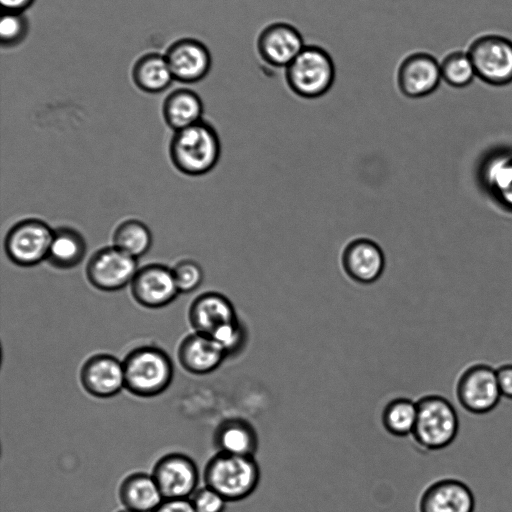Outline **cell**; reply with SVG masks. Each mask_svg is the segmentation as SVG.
<instances>
[{
	"instance_id": "6da1fadb",
	"label": "cell",
	"mask_w": 512,
	"mask_h": 512,
	"mask_svg": "<svg viewBox=\"0 0 512 512\" xmlns=\"http://www.w3.org/2000/svg\"><path fill=\"white\" fill-rule=\"evenodd\" d=\"M170 159L181 173L200 176L218 163L221 143L215 128L203 120L175 131L169 146Z\"/></svg>"
},
{
	"instance_id": "7a4b0ae2",
	"label": "cell",
	"mask_w": 512,
	"mask_h": 512,
	"mask_svg": "<svg viewBox=\"0 0 512 512\" xmlns=\"http://www.w3.org/2000/svg\"><path fill=\"white\" fill-rule=\"evenodd\" d=\"M260 477V467L255 456L222 452L210 458L203 472L205 485L218 492L227 502L249 497L258 487Z\"/></svg>"
},
{
	"instance_id": "3957f363",
	"label": "cell",
	"mask_w": 512,
	"mask_h": 512,
	"mask_svg": "<svg viewBox=\"0 0 512 512\" xmlns=\"http://www.w3.org/2000/svg\"><path fill=\"white\" fill-rule=\"evenodd\" d=\"M125 389L137 397L162 394L173 379V362L160 347L144 345L131 350L122 360Z\"/></svg>"
},
{
	"instance_id": "277c9868",
	"label": "cell",
	"mask_w": 512,
	"mask_h": 512,
	"mask_svg": "<svg viewBox=\"0 0 512 512\" xmlns=\"http://www.w3.org/2000/svg\"><path fill=\"white\" fill-rule=\"evenodd\" d=\"M417 418L412 437L424 450L448 447L457 437L459 418L453 404L445 397L429 394L417 401Z\"/></svg>"
},
{
	"instance_id": "5b68a950",
	"label": "cell",
	"mask_w": 512,
	"mask_h": 512,
	"mask_svg": "<svg viewBox=\"0 0 512 512\" xmlns=\"http://www.w3.org/2000/svg\"><path fill=\"white\" fill-rule=\"evenodd\" d=\"M335 75L331 55L315 45H305L285 68L288 87L294 94L305 99H316L325 95L331 89Z\"/></svg>"
},
{
	"instance_id": "8992f818",
	"label": "cell",
	"mask_w": 512,
	"mask_h": 512,
	"mask_svg": "<svg viewBox=\"0 0 512 512\" xmlns=\"http://www.w3.org/2000/svg\"><path fill=\"white\" fill-rule=\"evenodd\" d=\"M475 74L487 84L503 86L512 82V41L499 35L475 39L467 51Z\"/></svg>"
},
{
	"instance_id": "52a82bcc",
	"label": "cell",
	"mask_w": 512,
	"mask_h": 512,
	"mask_svg": "<svg viewBox=\"0 0 512 512\" xmlns=\"http://www.w3.org/2000/svg\"><path fill=\"white\" fill-rule=\"evenodd\" d=\"M53 233L54 230L42 220H21L5 236L6 255L18 266H35L47 259Z\"/></svg>"
},
{
	"instance_id": "ba28073f",
	"label": "cell",
	"mask_w": 512,
	"mask_h": 512,
	"mask_svg": "<svg viewBox=\"0 0 512 512\" xmlns=\"http://www.w3.org/2000/svg\"><path fill=\"white\" fill-rule=\"evenodd\" d=\"M455 394L459 405L467 412L478 415L489 413L502 397L496 369L484 363L468 366L457 379Z\"/></svg>"
},
{
	"instance_id": "9c48e42d",
	"label": "cell",
	"mask_w": 512,
	"mask_h": 512,
	"mask_svg": "<svg viewBox=\"0 0 512 512\" xmlns=\"http://www.w3.org/2000/svg\"><path fill=\"white\" fill-rule=\"evenodd\" d=\"M138 269L136 258L115 246H108L90 257L86 276L95 288L112 292L130 284Z\"/></svg>"
},
{
	"instance_id": "30bf717a",
	"label": "cell",
	"mask_w": 512,
	"mask_h": 512,
	"mask_svg": "<svg viewBox=\"0 0 512 512\" xmlns=\"http://www.w3.org/2000/svg\"><path fill=\"white\" fill-rule=\"evenodd\" d=\"M152 476L164 499L190 498L199 482L196 463L182 453L161 457L154 465Z\"/></svg>"
},
{
	"instance_id": "8fae6325",
	"label": "cell",
	"mask_w": 512,
	"mask_h": 512,
	"mask_svg": "<svg viewBox=\"0 0 512 512\" xmlns=\"http://www.w3.org/2000/svg\"><path fill=\"white\" fill-rule=\"evenodd\" d=\"M345 275L360 284L376 282L385 269V255L380 245L367 237L349 240L340 254Z\"/></svg>"
},
{
	"instance_id": "7c38bea8",
	"label": "cell",
	"mask_w": 512,
	"mask_h": 512,
	"mask_svg": "<svg viewBox=\"0 0 512 512\" xmlns=\"http://www.w3.org/2000/svg\"><path fill=\"white\" fill-rule=\"evenodd\" d=\"M130 289L138 304L151 309L170 304L179 293L172 268L162 264H148L139 268Z\"/></svg>"
},
{
	"instance_id": "4fadbf2b",
	"label": "cell",
	"mask_w": 512,
	"mask_h": 512,
	"mask_svg": "<svg viewBox=\"0 0 512 512\" xmlns=\"http://www.w3.org/2000/svg\"><path fill=\"white\" fill-rule=\"evenodd\" d=\"M83 389L96 398H111L125 388L123 361L107 353L89 357L80 369Z\"/></svg>"
},
{
	"instance_id": "5bb4252c",
	"label": "cell",
	"mask_w": 512,
	"mask_h": 512,
	"mask_svg": "<svg viewBox=\"0 0 512 512\" xmlns=\"http://www.w3.org/2000/svg\"><path fill=\"white\" fill-rule=\"evenodd\" d=\"M164 55L174 80L181 83L201 81L208 75L212 64L207 46L194 38L176 40Z\"/></svg>"
},
{
	"instance_id": "9a60e30c",
	"label": "cell",
	"mask_w": 512,
	"mask_h": 512,
	"mask_svg": "<svg viewBox=\"0 0 512 512\" xmlns=\"http://www.w3.org/2000/svg\"><path fill=\"white\" fill-rule=\"evenodd\" d=\"M441 79L440 63L425 52L405 57L397 71L398 88L408 98H421L433 93Z\"/></svg>"
},
{
	"instance_id": "2e32d148",
	"label": "cell",
	"mask_w": 512,
	"mask_h": 512,
	"mask_svg": "<svg viewBox=\"0 0 512 512\" xmlns=\"http://www.w3.org/2000/svg\"><path fill=\"white\" fill-rule=\"evenodd\" d=\"M305 47L300 31L286 22L266 26L257 38V51L264 62L286 68Z\"/></svg>"
},
{
	"instance_id": "e0dca14e",
	"label": "cell",
	"mask_w": 512,
	"mask_h": 512,
	"mask_svg": "<svg viewBox=\"0 0 512 512\" xmlns=\"http://www.w3.org/2000/svg\"><path fill=\"white\" fill-rule=\"evenodd\" d=\"M475 499L462 481L444 478L434 481L420 496L419 512H473Z\"/></svg>"
},
{
	"instance_id": "ac0fdd59",
	"label": "cell",
	"mask_w": 512,
	"mask_h": 512,
	"mask_svg": "<svg viewBox=\"0 0 512 512\" xmlns=\"http://www.w3.org/2000/svg\"><path fill=\"white\" fill-rule=\"evenodd\" d=\"M177 356L182 368L194 375L215 371L227 358L211 336L195 331L182 339Z\"/></svg>"
},
{
	"instance_id": "d6986e66",
	"label": "cell",
	"mask_w": 512,
	"mask_h": 512,
	"mask_svg": "<svg viewBox=\"0 0 512 512\" xmlns=\"http://www.w3.org/2000/svg\"><path fill=\"white\" fill-rule=\"evenodd\" d=\"M188 318L195 332L209 336L222 325L239 319L233 303L219 292H206L196 297Z\"/></svg>"
},
{
	"instance_id": "ffe728a7",
	"label": "cell",
	"mask_w": 512,
	"mask_h": 512,
	"mask_svg": "<svg viewBox=\"0 0 512 512\" xmlns=\"http://www.w3.org/2000/svg\"><path fill=\"white\" fill-rule=\"evenodd\" d=\"M483 187L503 209L512 212V152L491 154L480 169Z\"/></svg>"
},
{
	"instance_id": "44dd1931",
	"label": "cell",
	"mask_w": 512,
	"mask_h": 512,
	"mask_svg": "<svg viewBox=\"0 0 512 512\" xmlns=\"http://www.w3.org/2000/svg\"><path fill=\"white\" fill-rule=\"evenodd\" d=\"M214 444L218 452L255 456L258 450V436L255 428L242 418L223 420L214 433Z\"/></svg>"
},
{
	"instance_id": "7402d4cb",
	"label": "cell",
	"mask_w": 512,
	"mask_h": 512,
	"mask_svg": "<svg viewBox=\"0 0 512 512\" xmlns=\"http://www.w3.org/2000/svg\"><path fill=\"white\" fill-rule=\"evenodd\" d=\"M119 498L126 509L153 512L164 497L152 474L135 472L128 475L119 487Z\"/></svg>"
},
{
	"instance_id": "603a6c76",
	"label": "cell",
	"mask_w": 512,
	"mask_h": 512,
	"mask_svg": "<svg viewBox=\"0 0 512 512\" xmlns=\"http://www.w3.org/2000/svg\"><path fill=\"white\" fill-rule=\"evenodd\" d=\"M162 112L167 125L178 131L202 120L203 102L196 92L180 88L165 98Z\"/></svg>"
},
{
	"instance_id": "cb8c5ba5",
	"label": "cell",
	"mask_w": 512,
	"mask_h": 512,
	"mask_svg": "<svg viewBox=\"0 0 512 512\" xmlns=\"http://www.w3.org/2000/svg\"><path fill=\"white\" fill-rule=\"evenodd\" d=\"M132 79L146 93H160L174 80L164 54L150 52L140 56L133 65Z\"/></svg>"
},
{
	"instance_id": "d4e9b609",
	"label": "cell",
	"mask_w": 512,
	"mask_h": 512,
	"mask_svg": "<svg viewBox=\"0 0 512 512\" xmlns=\"http://www.w3.org/2000/svg\"><path fill=\"white\" fill-rule=\"evenodd\" d=\"M86 241L81 233L69 227L54 230L47 261L56 268L70 269L80 264L86 254Z\"/></svg>"
},
{
	"instance_id": "484cf974",
	"label": "cell",
	"mask_w": 512,
	"mask_h": 512,
	"mask_svg": "<svg viewBox=\"0 0 512 512\" xmlns=\"http://www.w3.org/2000/svg\"><path fill=\"white\" fill-rule=\"evenodd\" d=\"M417 418V402L410 398L399 397L390 400L382 411L381 421L384 429L396 437L412 435Z\"/></svg>"
},
{
	"instance_id": "4316f807",
	"label": "cell",
	"mask_w": 512,
	"mask_h": 512,
	"mask_svg": "<svg viewBox=\"0 0 512 512\" xmlns=\"http://www.w3.org/2000/svg\"><path fill=\"white\" fill-rule=\"evenodd\" d=\"M152 245V234L141 221L130 219L117 226L113 234V246L138 259Z\"/></svg>"
},
{
	"instance_id": "83f0119b",
	"label": "cell",
	"mask_w": 512,
	"mask_h": 512,
	"mask_svg": "<svg viewBox=\"0 0 512 512\" xmlns=\"http://www.w3.org/2000/svg\"><path fill=\"white\" fill-rule=\"evenodd\" d=\"M441 76L447 84L453 87H465L476 76L472 61L467 52H453L440 63Z\"/></svg>"
},
{
	"instance_id": "f1b7e54d",
	"label": "cell",
	"mask_w": 512,
	"mask_h": 512,
	"mask_svg": "<svg viewBox=\"0 0 512 512\" xmlns=\"http://www.w3.org/2000/svg\"><path fill=\"white\" fill-rule=\"evenodd\" d=\"M226 357L235 355L244 347L247 339L246 328L240 319L219 327L210 335Z\"/></svg>"
},
{
	"instance_id": "f546056e",
	"label": "cell",
	"mask_w": 512,
	"mask_h": 512,
	"mask_svg": "<svg viewBox=\"0 0 512 512\" xmlns=\"http://www.w3.org/2000/svg\"><path fill=\"white\" fill-rule=\"evenodd\" d=\"M172 272L179 293H190L196 290L204 278L202 267L190 259L179 261L172 268Z\"/></svg>"
},
{
	"instance_id": "4dcf8cb0",
	"label": "cell",
	"mask_w": 512,
	"mask_h": 512,
	"mask_svg": "<svg viewBox=\"0 0 512 512\" xmlns=\"http://www.w3.org/2000/svg\"><path fill=\"white\" fill-rule=\"evenodd\" d=\"M28 23L22 13L5 12L0 22V38L2 45L12 46L21 42L27 33Z\"/></svg>"
},
{
	"instance_id": "1f68e13d",
	"label": "cell",
	"mask_w": 512,
	"mask_h": 512,
	"mask_svg": "<svg viewBox=\"0 0 512 512\" xmlns=\"http://www.w3.org/2000/svg\"><path fill=\"white\" fill-rule=\"evenodd\" d=\"M195 512H224L227 501L214 489L204 485L190 497Z\"/></svg>"
},
{
	"instance_id": "d6a6232c",
	"label": "cell",
	"mask_w": 512,
	"mask_h": 512,
	"mask_svg": "<svg viewBox=\"0 0 512 512\" xmlns=\"http://www.w3.org/2000/svg\"><path fill=\"white\" fill-rule=\"evenodd\" d=\"M496 376L501 396L512 400V364L499 366Z\"/></svg>"
},
{
	"instance_id": "836d02e7",
	"label": "cell",
	"mask_w": 512,
	"mask_h": 512,
	"mask_svg": "<svg viewBox=\"0 0 512 512\" xmlns=\"http://www.w3.org/2000/svg\"><path fill=\"white\" fill-rule=\"evenodd\" d=\"M153 512H195L190 498L164 499Z\"/></svg>"
},
{
	"instance_id": "e575fe53",
	"label": "cell",
	"mask_w": 512,
	"mask_h": 512,
	"mask_svg": "<svg viewBox=\"0 0 512 512\" xmlns=\"http://www.w3.org/2000/svg\"><path fill=\"white\" fill-rule=\"evenodd\" d=\"M34 0H1L4 12L22 13Z\"/></svg>"
},
{
	"instance_id": "d590c367",
	"label": "cell",
	"mask_w": 512,
	"mask_h": 512,
	"mask_svg": "<svg viewBox=\"0 0 512 512\" xmlns=\"http://www.w3.org/2000/svg\"><path fill=\"white\" fill-rule=\"evenodd\" d=\"M119 512H135V511H132V510H129V509H126V508H125L124 510H121V511H119Z\"/></svg>"
}]
</instances>
